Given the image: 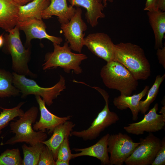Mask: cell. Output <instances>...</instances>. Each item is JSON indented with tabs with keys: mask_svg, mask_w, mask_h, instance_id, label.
Returning a JSON list of instances; mask_svg holds the SVG:
<instances>
[{
	"mask_svg": "<svg viewBox=\"0 0 165 165\" xmlns=\"http://www.w3.org/2000/svg\"><path fill=\"white\" fill-rule=\"evenodd\" d=\"M38 165H56L51 152L45 145L41 153Z\"/></svg>",
	"mask_w": 165,
	"mask_h": 165,
	"instance_id": "29",
	"label": "cell"
},
{
	"mask_svg": "<svg viewBox=\"0 0 165 165\" xmlns=\"http://www.w3.org/2000/svg\"><path fill=\"white\" fill-rule=\"evenodd\" d=\"M5 42L4 38L2 35H0V48L4 45Z\"/></svg>",
	"mask_w": 165,
	"mask_h": 165,
	"instance_id": "36",
	"label": "cell"
},
{
	"mask_svg": "<svg viewBox=\"0 0 165 165\" xmlns=\"http://www.w3.org/2000/svg\"><path fill=\"white\" fill-rule=\"evenodd\" d=\"M50 3L42 14V18L49 19L56 16L61 24L68 23L74 15L76 8L68 6L67 0H49Z\"/></svg>",
	"mask_w": 165,
	"mask_h": 165,
	"instance_id": "15",
	"label": "cell"
},
{
	"mask_svg": "<svg viewBox=\"0 0 165 165\" xmlns=\"http://www.w3.org/2000/svg\"><path fill=\"white\" fill-rule=\"evenodd\" d=\"M103 4L105 7L106 6L108 2H112L113 0H101Z\"/></svg>",
	"mask_w": 165,
	"mask_h": 165,
	"instance_id": "37",
	"label": "cell"
},
{
	"mask_svg": "<svg viewBox=\"0 0 165 165\" xmlns=\"http://www.w3.org/2000/svg\"><path fill=\"white\" fill-rule=\"evenodd\" d=\"M83 45L107 62L113 60L115 44L107 34L101 32L90 34L84 37Z\"/></svg>",
	"mask_w": 165,
	"mask_h": 165,
	"instance_id": "12",
	"label": "cell"
},
{
	"mask_svg": "<svg viewBox=\"0 0 165 165\" xmlns=\"http://www.w3.org/2000/svg\"><path fill=\"white\" fill-rule=\"evenodd\" d=\"M100 75L105 85L119 91L121 95L130 96L138 85L130 71L119 62L111 61L102 68Z\"/></svg>",
	"mask_w": 165,
	"mask_h": 165,
	"instance_id": "3",
	"label": "cell"
},
{
	"mask_svg": "<svg viewBox=\"0 0 165 165\" xmlns=\"http://www.w3.org/2000/svg\"><path fill=\"white\" fill-rule=\"evenodd\" d=\"M149 21L154 32L155 48H162L165 33V12L158 9L148 11Z\"/></svg>",
	"mask_w": 165,
	"mask_h": 165,
	"instance_id": "22",
	"label": "cell"
},
{
	"mask_svg": "<svg viewBox=\"0 0 165 165\" xmlns=\"http://www.w3.org/2000/svg\"><path fill=\"white\" fill-rule=\"evenodd\" d=\"M109 135V134H107L96 143L89 147L73 148L74 151L80 152L72 154V158L84 156L93 157L99 160L102 165H109V157L108 151V140Z\"/></svg>",
	"mask_w": 165,
	"mask_h": 165,
	"instance_id": "16",
	"label": "cell"
},
{
	"mask_svg": "<svg viewBox=\"0 0 165 165\" xmlns=\"http://www.w3.org/2000/svg\"><path fill=\"white\" fill-rule=\"evenodd\" d=\"M158 104L156 103L143 119L139 122L130 123L124 127L128 133L136 135L142 134L144 132H155L163 129L165 125V117L157 113Z\"/></svg>",
	"mask_w": 165,
	"mask_h": 165,
	"instance_id": "11",
	"label": "cell"
},
{
	"mask_svg": "<svg viewBox=\"0 0 165 165\" xmlns=\"http://www.w3.org/2000/svg\"><path fill=\"white\" fill-rule=\"evenodd\" d=\"M25 103L23 101L21 102L16 106L10 108H4L0 107L2 110L0 114V134L2 129L6 127L11 121L23 115L24 112L20 108Z\"/></svg>",
	"mask_w": 165,
	"mask_h": 165,
	"instance_id": "26",
	"label": "cell"
},
{
	"mask_svg": "<svg viewBox=\"0 0 165 165\" xmlns=\"http://www.w3.org/2000/svg\"><path fill=\"white\" fill-rule=\"evenodd\" d=\"M165 78V74L163 75H157L155 81L150 89L148 90L146 99L144 101H140L139 103L140 112L145 114L148 110L150 105L156 97L160 86Z\"/></svg>",
	"mask_w": 165,
	"mask_h": 165,
	"instance_id": "25",
	"label": "cell"
},
{
	"mask_svg": "<svg viewBox=\"0 0 165 165\" xmlns=\"http://www.w3.org/2000/svg\"><path fill=\"white\" fill-rule=\"evenodd\" d=\"M75 126L72 121H67L54 129L52 135L49 139L42 142L51 151L55 161L57 159L60 145L66 136H70L71 133Z\"/></svg>",
	"mask_w": 165,
	"mask_h": 165,
	"instance_id": "19",
	"label": "cell"
},
{
	"mask_svg": "<svg viewBox=\"0 0 165 165\" xmlns=\"http://www.w3.org/2000/svg\"><path fill=\"white\" fill-rule=\"evenodd\" d=\"M156 9L164 12L165 11V0H157L156 5Z\"/></svg>",
	"mask_w": 165,
	"mask_h": 165,
	"instance_id": "33",
	"label": "cell"
},
{
	"mask_svg": "<svg viewBox=\"0 0 165 165\" xmlns=\"http://www.w3.org/2000/svg\"><path fill=\"white\" fill-rule=\"evenodd\" d=\"M44 144L39 142L32 146L24 144L22 146L24 158L23 165H38L40 156Z\"/></svg>",
	"mask_w": 165,
	"mask_h": 165,
	"instance_id": "24",
	"label": "cell"
},
{
	"mask_svg": "<svg viewBox=\"0 0 165 165\" xmlns=\"http://www.w3.org/2000/svg\"><path fill=\"white\" fill-rule=\"evenodd\" d=\"M19 148L7 149L0 155V165H23Z\"/></svg>",
	"mask_w": 165,
	"mask_h": 165,
	"instance_id": "27",
	"label": "cell"
},
{
	"mask_svg": "<svg viewBox=\"0 0 165 165\" xmlns=\"http://www.w3.org/2000/svg\"><path fill=\"white\" fill-rule=\"evenodd\" d=\"M56 165H69V162L57 159L55 161Z\"/></svg>",
	"mask_w": 165,
	"mask_h": 165,
	"instance_id": "34",
	"label": "cell"
},
{
	"mask_svg": "<svg viewBox=\"0 0 165 165\" xmlns=\"http://www.w3.org/2000/svg\"><path fill=\"white\" fill-rule=\"evenodd\" d=\"M12 73L0 69V97L4 98L19 95V90L13 83Z\"/></svg>",
	"mask_w": 165,
	"mask_h": 165,
	"instance_id": "23",
	"label": "cell"
},
{
	"mask_svg": "<svg viewBox=\"0 0 165 165\" xmlns=\"http://www.w3.org/2000/svg\"><path fill=\"white\" fill-rule=\"evenodd\" d=\"M90 87L101 94L105 101V105L88 129L80 131H71L70 136L81 138L84 141L95 139L106 128L116 123L119 119L118 115L109 109V96L107 92L98 87Z\"/></svg>",
	"mask_w": 165,
	"mask_h": 165,
	"instance_id": "7",
	"label": "cell"
},
{
	"mask_svg": "<svg viewBox=\"0 0 165 165\" xmlns=\"http://www.w3.org/2000/svg\"><path fill=\"white\" fill-rule=\"evenodd\" d=\"M157 0H146L144 10L150 11L156 9V5Z\"/></svg>",
	"mask_w": 165,
	"mask_h": 165,
	"instance_id": "32",
	"label": "cell"
},
{
	"mask_svg": "<svg viewBox=\"0 0 165 165\" xmlns=\"http://www.w3.org/2000/svg\"><path fill=\"white\" fill-rule=\"evenodd\" d=\"M13 83L22 94L21 97L24 98L30 95L39 96L42 98L46 104L51 106L53 100L57 98L61 92L66 88L64 77L60 75L59 81L54 86L50 87L40 86L34 80L27 78L25 76L12 72Z\"/></svg>",
	"mask_w": 165,
	"mask_h": 165,
	"instance_id": "6",
	"label": "cell"
},
{
	"mask_svg": "<svg viewBox=\"0 0 165 165\" xmlns=\"http://www.w3.org/2000/svg\"><path fill=\"white\" fill-rule=\"evenodd\" d=\"M53 52L47 53L45 56V62L42 69L47 70L60 67L67 73L72 70L76 74H81L82 70L80 67L82 62L87 58L85 54L72 52L68 43L66 42L63 46L53 43Z\"/></svg>",
	"mask_w": 165,
	"mask_h": 165,
	"instance_id": "4",
	"label": "cell"
},
{
	"mask_svg": "<svg viewBox=\"0 0 165 165\" xmlns=\"http://www.w3.org/2000/svg\"><path fill=\"white\" fill-rule=\"evenodd\" d=\"M19 5L21 6L25 5L32 0H14Z\"/></svg>",
	"mask_w": 165,
	"mask_h": 165,
	"instance_id": "35",
	"label": "cell"
},
{
	"mask_svg": "<svg viewBox=\"0 0 165 165\" xmlns=\"http://www.w3.org/2000/svg\"><path fill=\"white\" fill-rule=\"evenodd\" d=\"M82 11L77 7L74 16L67 23L61 24V28L66 41L72 50L81 53L84 46V32L87 26L82 17Z\"/></svg>",
	"mask_w": 165,
	"mask_h": 165,
	"instance_id": "10",
	"label": "cell"
},
{
	"mask_svg": "<svg viewBox=\"0 0 165 165\" xmlns=\"http://www.w3.org/2000/svg\"><path fill=\"white\" fill-rule=\"evenodd\" d=\"M39 106L40 116L38 121L35 122L33 126V130L36 131L41 130L49 134L52 133L54 129L58 125L71 119L72 116L59 117L50 112L46 106V104L39 96H35Z\"/></svg>",
	"mask_w": 165,
	"mask_h": 165,
	"instance_id": "14",
	"label": "cell"
},
{
	"mask_svg": "<svg viewBox=\"0 0 165 165\" xmlns=\"http://www.w3.org/2000/svg\"><path fill=\"white\" fill-rule=\"evenodd\" d=\"M19 6L14 0H0V28L8 32L16 25Z\"/></svg>",
	"mask_w": 165,
	"mask_h": 165,
	"instance_id": "18",
	"label": "cell"
},
{
	"mask_svg": "<svg viewBox=\"0 0 165 165\" xmlns=\"http://www.w3.org/2000/svg\"><path fill=\"white\" fill-rule=\"evenodd\" d=\"M139 144V142H134L130 136L121 132L110 134L108 140L109 165H123Z\"/></svg>",
	"mask_w": 165,
	"mask_h": 165,
	"instance_id": "8",
	"label": "cell"
},
{
	"mask_svg": "<svg viewBox=\"0 0 165 165\" xmlns=\"http://www.w3.org/2000/svg\"><path fill=\"white\" fill-rule=\"evenodd\" d=\"M161 141V145L157 152L152 165H165V139L164 137Z\"/></svg>",
	"mask_w": 165,
	"mask_h": 165,
	"instance_id": "30",
	"label": "cell"
},
{
	"mask_svg": "<svg viewBox=\"0 0 165 165\" xmlns=\"http://www.w3.org/2000/svg\"><path fill=\"white\" fill-rule=\"evenodd\" d=\"M68 0L72 6L81 7L86 9L85 18L92 27L98 25L99 18H104L105 16L102 12L105 7L101 0Z\"/></svg>",
	"mask_w": 165,
	"mask_h": 165,
	"instance_id": "17",
	"label": "cell"
},
{
	"mask_svg": "<svg viewBox=\"0 0 165 165\" xmlns=\"http://www.w3.org/2000/svg\"><path fill=\"white\" fill-rule=\"evenodd\" d=\"M156 55L159 63L165 69V46L157 49Z\"/></svg>",
	"mask_w": 165,
	"mask_h": 165,
	"instance_id": "31",
	"label": "cell"
},
{
	"mask_svg": "<svg viewBox=\"0 0 165 165\" xmlns=\"http://www.w3.org/2000/svg\"><path fill=\"white\" fill-rule=\"evenodd\" d=\"M69 136H67L60 145L58 151L57 159L69 162L72 154L69 145Z\"/></svg>",
	"mask_w": 165,
	"mask_h": 165,
	"instance_id": "28",
	"label": "cell"
},
{
	"mask_svg": "<svg viewBox=\"0 0 165 165\" xmlns=\"http://www.w3.org/2000/svg\"><path fill=\"white\" fill-rule=\"evenodd\" d=\"M50 3L49 0H32L25 5L19 6L18 21L30 19H42V12Z\"/></svg>",
	"mask_w": 165,
	"mask_h": 165,
	"instance_id": "21",
	"label": "cell"
},
{
	"mask_svg": "<svg viewBox=\"0 0 165 165\" xmlns=\"http://www.w3.org/2000/svg\"><path fill=\"white\" fill-rule=\"evenodd\" d=\"M149 89V87L146 86L142 91L138 94L130 96L120 95L114 99L113 104L120 110L130 108L133 120L136 121L140 112L139 102L147 94Z\"/></svg>",
	"mask_w": 165,
	"mask_h": 165,
	"instance_id": "20",
	"label": "cell"
},
{
	"mask_svg": "<svg viewBox=\"0 0 165 165\" xmlns=\"http://www.w3.org/2000/svg\"><path fill=\"white\" fill-rule=\"evenodd\" d=\"M160 113L162 114L165 117V105L162 107L160 112Z\"/></svg>",
	"mask_w": 165,
	"mask_h": 165,
	"instance_id": "38",
	"label": "cell"
},
{
	"mask_svg": "<svg viewBox=\"0 0 165 165\" xmlns=\"http://www.w3.org/2000/svg\"><path fill=\"white\" fill-rule=\"evenodd\" d=\"M140 139L139 144L126 160L127 165H149L154 160L161 145V141L152 133Z\"/></svg>",
	"mask_w": 165,
	"mask_h": 165,
	"instance_id": "9",
	"label": "cell"
},
{
	"mask_svg": "<svg viewBox=\"0 0 165 165\" xmlns=\"http://www.w3.org/2000/svg\"><path fill=\"white\" fill-rule=\"evenodd\" d=\"M16 25L20 30L23 31L26 37L25 46L30 48L31 42L34 38L47 39L53 43L60 45L63 41L60 37L49 35L46 31V26L42 19H30L18 21Z\"/></svg>",
	"mask_w": 165,
	"mask_h": 165,
	"instance_id": "13",
	"label": "cell"
},
{
	"mask_svg": "<svg viewBox=\"0 0 165 165\" xmlns=\"http://www.w3.org/2000/svg\"><path fill=\"white\" fill-rule=\"evenodd\" d=\"M113 61L122 64L137 80H146L151 75L150 65L144 50L136 44L130 42L115 44Z\"/></svg>",
	"mask_w": 165,
	"mask_h": 165,
	"instance_id": "1",
	"label": "cell"
},
{
	"mask_svg": "<svg viewBox=\"0 0 165 165\" xmlns=\"http://www.w3.org/2000/svg\"><path fill=\"white\" fill-rule=\"evenodd\" d=\"M19 29L16 25L9 30L4 38V45L7 52L11 55L12 69L17 74L35 78L36 75L31 72L28 67L30 48L26 49L21 40Z\"/></svg>",
	"mask_w": 165,
	"mask_h": 165,
	"instance_id": "5",
	"label": "cell"
},
{
	"mask_svg": "<svg viewBox=\"0 0 165 165\" xmlns=\"http://www.w3.org/2000/svg\"><path fill=\"white\" fill-rule=\"evenodd\" d=\"M38 110L33 106L24 112L14 121L9 124L10 132L15 135L8 140L4 145H13L17 143L25 142L32 146L46 140L47 135L45 132L34 130L32 124L35 122Z\"/></svg>",
	"mask_w": 165,
	"mask_h": 165,
	"instance_id": "2",
	"label": "cell"
}]
</instances>
